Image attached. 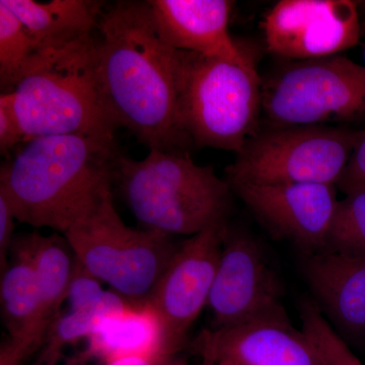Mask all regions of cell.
<instances>
[{"label": "cell", "mask_w": 365, "mask_h": 365, "mask_svg": "<svg viewBox=\"0 0 365 365\" xmlns=\"http://www.w3.org/2000/svg\"><path fill=\"white\" fill-rule=\"evenodd\" d=\"M38 51V46L20 19L0 2V85L4 93L11 90Z\"/></svg>", "instance_id": "cell-19"}, {"label": "cell", "mask_w": 365, "mask_h": 365, "mask_svg": "<svg viewBox=\"0 0 365 365\" xmlns=\"http://www.w3.org/2000/svg\"><path fill=\"white\" fill-rule=\"evenodd\" d=\"M162 39L178 51L245 64L251 56L230 32L228 0H148Z\"/></svg>", "instance_id": "cell-14"}, {"label": "cell", "mask_w": 365, "mask_h": 365, "mask_svg": "<svg viewBox=\"0 0 365 365\" xmlns=\"http://www.w3.org/2000/svg\"><path fill=\"white\" fill-rule=\"evenodd\" d=\"M357 2H359V1H357ZM359 6L364 7V9H365V1L359 2Z\"/></svg>", "instance_id": "cell-30"}, {"label": "cell", "mask_w": 365, "mask_h": 365, "mask_svg": "<svg viewBox=\"0 0 365 365\" xmlns=\"http://www.w3.org/2000/svg\"><path fill=\"white\" fill-rule=\"evenodd\" d=\"M13 245L25 252L37 273L47 332L66 304L76 254L66 237L59 234L44 235L35 232L16 235Z\"/></svg>", "instance_id": "cell-18"}, {"label": "cell", "mask_w": 365, "mask_h": 365, "mask_svg": "<svg viewBox=\"0 0 365 365\" xmlns=\"http://www.w3.org/2000/svg\"><path fill=\"white\" fill-rule=\"evenodd\" d=\"M262 112L272 127L365 117V66L342 55L297 60L262 81Z\"/></svg>", "instance_id": "cell-8"}, {"label": "cell", "mask_w": 365, "mask_h": 365, "mask_svg": "<svg viewBox=\"0 0 365 365\" xmlns=\"http://www.w3.org/2000/svg\"><path fill=\"white\" fill-rule=\"evenodd\" d=\"M175 356L177 355L170 354L160 340L157 344L146 349L124 353L113 357L107 360L105 365H165Z\"/></svg>", "instance_id": "cell-26"}, {"label": "cell", "mask_w": 365, "mask_h": 365, "mask_svg": "<svg viewBox=\"0 0 365 365\" xmlns=\"http://www.w3.org/2000/svg\"><path fill=\"white\" fill-rule=\"evenodd\" d=\"M324 250L365 256V190L338 201Z\"/></svg>", "instance_id": "cell-20"}, {"label": "cell", "mask_w": 365, "mask_h": 365, "mask_svg": "<svg viewBox=\"0 0 365 365\" xmlns=\"http://www.w3.org/2000/svg\"><path fill=\"white\" fill-rule=\"evenodd\" d=\"M283 295L282 282L260 242L228 225L207 304L212 331L259 319H287Z\"/></svg>", "instance_id": "cell-10"}, {"label": "cell", "mask_w": 365, "mask_h": 365, "mask_svg": "<svg viewBox=\"0 0 365 365\" xmlns=\"http://www.w3.org/2000/svg\"><path fill=\"white\" fill-rule=\"evenodd\" d=\"M98 81L118 128L150 150L185 151L180 121L179 51L160 37L148 1H118L98 26Z\"/></svg>", "instance_id": "cell-1"}, {"label": "cell", "mask_w": 365, "mask_h": 365, "mask_svg": "<svg viewBox=\"0 0 365 365\" xmlns=\"http://www.w3.org/2000/svg\"><path fill=\"white\" fill-rule=\"evenodd\" d=\"M228 225L227 217L220 218L180 242L151 294L148 307L173 355L179 354L192 325L207 307Z\"/></svg>", "instance_id": "cell-9"}, {"label": "cell", "mask_w": 365, "mask_h": 365, "mask_svg": "<svg viewBox=\"0 0 365 365\" xmlns=\"http://www.w3.org/2000/svg\"><path fill=\"white\" fill-rule=\"evenodd\" d=\"M216 361L232 365H324L304 331L289 318L259 319L210 330Z\"/></svg>", "instance_id": "cell-15"}, {"label": "cell", "mask_w": 365, "mask_h": 365, "mask_svg": "<svg viewBox=\"0 0 365 365\" xmlns=\"http://www.w3.org/2000/svg\"><path fill=\"white\" fill-rule=\"evenodd\" d=\"M262 81L254 60L179 51L180 121L190 144L239 153L256 133Z\"/></svg>", "instance_id": "cell-6"}, {"label": "cell", "mask_w": 365, "mask_h": 365, "mask_svg": "<svg viewBox=\"0 0 365 365\" xmlns=\"http://www.w3.org/2000/svg\"><path fill=\"white\" fill-rule=\"evenodd\" d=\"M115 139L66 134L25 141L0 170L18 222L61 232L73 211L112 178Z\"/></svg>", "instance_id": "cell-2"}, {"label": "cell", "mask_w": 365, "mask_h": 365, "mask_svg": "<svg viewBox=\"0 0 365 365\" xmlns=\"http://www.w3.org/2000/svg\"><path fill=\"white\" fill-rule=\"evenodd\" d=\"M232 193L269 232L297 247L300 255L326 248L337 206V186L325 184L228 182Z\"/></svg>", "instance_id": "cell-12"}, {"label": "cell", "mask_w": 365, "mask_h": 365, "mask_svg": "<svg viewBox=\"0 0 365 365\" xmlns=\"http://www.w3.org/2000/svg\"><path fill=\"white\" fill-rule=\"evenodd\" d=\"M297 307L302 330L316 348L324 365H364L334 330L313 299H302Z\"/></svg>", "instance_id": "cell-21"}, {"label": "cell", "mask_w": 365, "mask_h": 365, "mask_svg": "<svg viewBox=\"0 0 365 365\" xmlns=\"http://www.w3.org/2000/svg\"><path fill=\"white\" fill-rule=\"evenodd\" d=\"M28 357L26 350L9 338L2 342L0 347V365H21Z\"/></svg>", "instance_id": "cell-27"}, {"label": "cell", "mask_w": 365, "mask_h": 365, "mask_svg": "<svg viewBox=\"0 0 365 365\" xmlns=\"http://www.w3.org/2000/svg\"><path fill=\"white\" fill-rule=\"evenodd\" d=\"M0 306L9 339L21 346L29 356L38 351L46 334L42 292L32 262L14 245L1 273Z\"/></svg>", "instance_id": "cell-16"}, {"label": "cell", "mask_w": 365, "mask_h": 365, "mask_svg": "<svg viewBox=\"0 0 365 365\" xmlns=\"http://www.w3.org/2000/svg\"><path fill=\"white\" fill-rule=\"evenodd\" d=\"M165 365H189L188 361H187L186 359L184 357L180 356V355H177V356L173 357L172 359H170L169 361L167 362Z\"/></svg>", "instance_id": "cell-29"}, {"label": "cell", "mask_w": 365, "mask_h": 365, "mask_svg": "<svg viewBox=\"0 0 365 365\" xmlns=\"http://www.w3.org/2000/svg\"><path fill=\"white\" fill-rule=\"evenodd\" d=\"M263 31L268 51L281 58L339 55L359 42V2L281 0L266 14Z\"/></svg>", "instance_id": "cell-11"}, {"label": "cell", "mask_w": 365, "mask_h": 365, "mask_svg": "<svg viewBox=\"0 0 365 365\" xmlns=\"http://www.w3.org/2000/svg\"><path fill=\"white\" fill-rule=\"evenodd\" d=\"M300 256L314 304L348 345L365 349V256L328 250Z\"/></svg>", "instance_id": "cell-13"}, {"label": "cell", "mask_w": 365, "mask_h": 365, "mask_svg": "<svg viewBox=\"0 0 365 365\" xmlns=\"http://www.w3.org/2000/svg\"><path fill=\"white\" fill-rule=\"evenodd\" d=\"M216 365H232V364H225V362H217V361H216Z\"/></svg>", "instance_id": "cell-31"}, {"label": "cell", "mask_w": 365, "mask_h": 365, "mask_svg": "<svg viewBox=\"0 0 365 365\" xmlns=\"http://www.w3.org/2000/svg\"><path fill=\"white\" fill-rule=\"evenodd\" d=\"M112 187V178L101 182L60 234L76 258L113 292L137 306L148 307L180 244L170 235L128 227L115 208Z\"/></svg>", "instance_id": "cell-5"}, {"label": "cell", "mask_w": 365, "mask_h": 365, "mask_svg": "<svg viewBox=\"0 0 365 365\" xmlns=\"http://www.w3.org/2000/svg\"><path fill=\"white\" fill-rule=\"evenodd\" d=\"M96 46L91 35L33 55L9 91L26 141L66 134L115 139L118 127L98 81Z\"/></svg>", "instance_id": "cell-3"}, {"label": "cell", "mask_w": 365, "mask_h": 365, "mask_svg": "<svg viewBox=\"0 0 365 365\" xmlns=\"http://www.w3.org/2000/svg\"><path fill=\"white\" fill-rule=\"evenodd\" d=\"M26 26L38 49L62 47L98 30L103 4L91 0H0Z\"/></svg>", "instance_id": "cell-17"}, {"label": "cell", "mask_w": 365, "mask_h": 365, "mask_svg": "<svg viewBox=\"0 0 365 365\" xmlns=\"http://www.w3.org/2000/svg\"><path fill=\"white\" fill-rule=\"evenodd\" d=\"M362 55H364V62H365V46H364V53H362Z\"/></svg>", "instance_id": "cell-32"}, {"label": "cell", "mask_w": 365, "mask_h": 365, "mask_svg": "<svg viewBox=\"0 0 365 365\" xmlns=\"http://www.w3.org/2000/svg\"><path fill=\"white\" fill-rule=\"evenodd\" d=\"M197 349L202 356L201 365H216V357L215 348H213L212 340H211L210 330L204 331L199 337Z\"/></svg>", "instance_id": "cell-28"}, {"label": "cell", "mask_w": 365, "mask_h": 365, "mask_svg": "<svg viewBox=\"0 0 365 365\" xmlns=\"http://www.w3.org/2000/svg\"><path fill=\"white\" fill-rule=\"evenodd\" d=\"M26 137L11 98V93L0 96V151L7 155L18 144L25 143Z\"/></svg>", "instance_id": "cell-23"}, {"label": "cell", "mask_w": 365, "mask_h": 365, "mask_svg": "<svg viewBox=\"0 0 365 365\" xmlns=\"http://www.w3.org/2000/svg\"><path fill=\"white\" fill-rule=\"evenodd\" d=\"M337 188L345 195L365 190V136L348 160Z\"/></svg>", "instance_id": "cell-24"}, {"label": "cell", "mask_w": 365, "mask_h": 365, "mask_svg": "<svg viewBox=\"0 0 365 365\" xmlns=\"http://www.w3.org/2000/svg\"><path fill=\"white\" fill-rule=\"evenodd\" d=\"M16 220L11 203L6 196L0 192V273L4 272L9 264L13 247L14 227Z\"/></svg>", "instance_id": "cell-25"}, {"label": "cell", "mask_w": 365, "mask_h": 365, "mask_svg": "<svg viewBox=\"0 0 365 365\" xmlns=\"http://www.w3.org/2000/svg\"><path fill=\"white\" fill-rule=\"evenodd\" d=\"M103 284L76 256L66 294L68 311H83L97 304L108 292Z\"/></svg>", "instance_id": "cell-22"}, {"label": "cell", "mask_w": 365, "mask_h": 365, "mask_svg": "<svg viewBox=\"0 0 365 365\" xmlns=\"http://www.w3.org/2000/svg\"><path fill=\"white\" fill-rule=\"evenodd\" d=\"M112 182L143 228L170 237L198 234L227 217L232 203L227 180L186 151L150 150L141 160L118 153Z\"/></svg>", "instance_id": "cell-4"}, {"label": "cell", "mask_w": 365, "mask_h": 365, "mask_svg": "<svg viewBox=\"0 0 365 365\" xmlns=\"http://www.w3.org/2000/svg\"><path fill=\"white\" fill-rule=\"evenodd\" d=\"M365 130L325 125L271 127L250 137L225 169L228 182L337 186Z\"/></svg>", "instance_id": "cell-7"}]
</instances>
